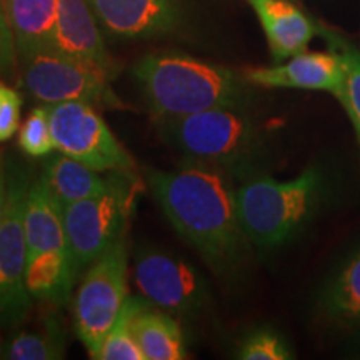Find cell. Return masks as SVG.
Wrapping results in <instances>:
<instances>
[{
    "instance_id": "13",
    "label": "cell",
    "mask_w": 360,
    "mask_h": 360,
    "mask_svg": "<svg viewBox=\"0 0 360 360\" xmlns=\"http://www.w3.org/2000/svg\"><path fill=\"white\" fill-rule=\"evenodd\" d=\"M245 77L262 87L323 90L339 98L344 90L345 70L339 52H302L285 64L249 69Z\"/></svg>"
},
{
    "instance_id": "28",
    "label": "cell",
    "mask_w": 360,
    "mask_h": 360,
    "mask_svg": "<svg viewBox=\"0 0 360 360\" xmlns=\"http://www.w3.org/2000/svg\"><path fill=\"white\" fill-rule=\"evenodd\" d=\"M7 204V180L6 174H4L2 165H0V219H2L4 210H6Z\"/></svg>"
},
{
    "instance_id": "2",
    "label": "cell",
    "mask_w": 360,
    "mask_h": 360,
    "mask_svg": "<svg viewBox=\"0 0 360 360\" xmlns=\"http://www.w3.org/2000/svg\"><path fill=\"white\" fill-rule=\"evenodd\" d=\"M155 119H170L210 109H238L245 90L225 67L184 53H152L134 69Z\"/></svg>"
},
{
    "instance_id": "5",
    "label": "cell",
    "mask_w": 360,
    "mask_h": 360,
    "mask_svg": "<svg viewBox=\"0 0 360 360\" xmlns=\"http://www.w3.org/2000/svg\"><path fill=\"white\" fill-rule=\"evenodd\" d=\"M169 143L193 160L232 165L255 147V129L236 109H210L184 117L157 119Z\"/></svg>"
},
{
    "instance_id": "14",
    "label": "cell",
    "mask_w": 360,
    "mask_h": 360,
    "mask_svg": "<svg viewBox=\"0 0 360 360\" xmlns=\"http://www.w3.org/2000/svg\"><path fill=\"white\" fill-rule=\"evenodd\" d=\"M53 51L101 67L114 75V64L87 0H58Z\"/></svg>"
},
{
    "instance_id": "15",
    "label": "cell",
    "mask_w": 360,
    "mask_h": 360,
    "mask_svg": "<svg viewBox=\"0 0 360 360\" xmlns=\"http://www.w3.org/2000/svg\"><path fill=\"white\" fill-rule=\"evenodd\" d=\"M257 12L276 62L307 51L317 29L304 12L287 0H249Z\"/></svg>"
},
{
    "instance_id": "4",
    "label": "cell",
    "mask_w": 360,
    "mask_h": 360,
    "mask_svg": "<svg viewBox=\"0 0 360 360\" xmlns=\"http://www.w3.org/2000/svg\"><path fill=\"white\" fill-rule=\"evenodd\" d=\"M137 192L134 182L117 175L102 192L62 209L67 245L77 272L124 237Z\"/></svg>"
},
{
    "instance_id": "6",
    "label": "cell",
    "mask_w": 360,
    "mask_h": 360,
    "mask_svg": "<svg viewBox=\"0 0 360 360\" xmlns=\"http://www.w3.org/2000/svg\"><path fill=\"white\" fill-rule=\"evenodd\" d=\"M127 245L120 237L89 265L80 283L75 295L74 327L92 359L127 300Z\"/></svg>"
},
{
    "instance_id": "12",
    "label": "cell",
    "mask_w": 360,
    "mask_h": 360,
    "mask_svg": "<svg viewBox=\"0 0 360 360\" xmlns=\"http://www.w3.org/2000/svg\"><path fill=\"white\" fill-rule=\"evenodd\" d=\"M114 37L148 39L172 32L180 20V0H87Z\"/></svg>"
},
{
    "instance_id": "21",
    "label": "cell",
    "mask_w": 360,
    "mask_h": 360,
    "mask_svg": "<svg viewBox=\"0 0 360 360\" xmlns=\"http://www.w3.org/2000/svg\"><path fill=\"white\" fill-rule=\"evenodd\" d=\"M65 355V334L57 321H47L39 332H20L4 349V359L58 360Z\"/></svg>"
},
{
    "instance_id": "25",
    "label": "cell",
    "mask_w": 360,
    "mask_h": 360,
    "mask_svg": "<svg viewBox=\"0 0 360 360\" xmlns=\"http://www.w3.org/2000/svg\"><path fill=\"white\" fill-rule=\"evenodd\" d=\"M294 357L285 339L272 328L254 330L242 342L238 359L244 360H289Z\"/></svg>"
},
{
    "instance_id": "3",
    "label": "cell",
    "mask_w": 360,
    "mask_h": 360,
    "mask_svg": "<svg viewBox=\"0 0 360 360\" xmlns=\"http://www.w3.org/2000/svg\"><path fill=\"white\" fill-rule=\"evenodd\" d=\"M326 193L327 182L319 167L287 182L270 177L249 180L237 188L238 215L247 238L260 249L287 244L315 217Z\"/></svg>"
},
{
    "instance_id": "23",
    "label": "cell",
    "mask_w": 360,
    "mask_h": 360,
    "mask_svg": "<svg viewBox=\"0 0 360 360\" xmlns=\"http://www.w3.org/2000/svg\"><path fill=\"white\" fill-rule=\"evenodd\" d=\"M328 40H330V45H334V51L339 52L342 57L345 70L344 90L337 101L347 112L360 147V51L342 40H335L332 35H328Z\"/></svg>"
},
{
    "instance_id": "1",
    "label": "cell",
    "mask_w": 360,
    "mask_h": 360,
    "mask_svg": "<svg viewBox=\"0 0 360 360\" xmlns=\"http://www.w3.org/2000/svg\"><path fill=\"white\" fill-rule=\"evenodd\" d=\"M148 186L170 225L210 267L220 274L238 267L249 238L238 215L237 191L219 170H155Z\"/></svg>"
},
{
    "instance_id": "22",
    "label": "cell",
    "mask_w": 360,
    "mask_h": 360,
    "mask_svg": "<svg viewBox=\"0 0 360 360\" xmlns=\"http://www.w3.org/2000/svg\"><path fill=\"white\" fill-rule=\"evenodd\" d=\"M146 302L137 297H127L119 317L103 337L96 360H146L134 337V319L146 307Z\"/></svg>"
},
{
    "instance_id": "7",
    "label": "cell",
    "mask_w": 360,
    "mask_h": 360,
    "mask_svg": "<svg viewBox=\"0 0 360 360\" xmlns=\"http://www.w3.org/2000/svg\"><path fill=\"white\" fill-rule=\"evenodd\" d=\"M109 72L56 51L35 53L24 60V84L45 105L62 102H87L90 105L122 109L112 92Z\"/></svg>"
},
{
    "instance_id": "17",
    "label": "cell",
    "mask_w": 360,
    "mask_h": 360,
    "mask_svg": "<svg viewBox=\"0 0 360 360\" xmlns=\"http://www.w3.org/2000/svg\"><path fill=\"white\" fill-rule=\"evenodd\" d=\"M22 60L53 51L58 0H4Z\"/></svg>"
},
{
    "instance_id": "29",
    "label": "cell",
    "mask_w": 360,
    "mask_h": 360,
    "mask_svg": "<svg viewBox=\"0 0 360 360\" xmlns=\"http://www.w3.org/2000/svg\"><path fill=\"white\" fill-rule=\"evenodd\" d=\"M4 349L6 347H4V342H2V339H0V359L4 357Z\"/></svg>"
},
{
    "instance_id": "18",
    "label": "cell",
    "mask_w": 360,
    "mask_h": 360,
    "mask_svg": "<svg viewBox=\"0 0 360 360\" xmlns=\"http://www.w3.org/2000/svg\"><path fill=\"white\" fill-rule=\"evenodd\" d=\"M39 179L62 209L74 202L96 195L110 182V177H101L97 170L60 152L58 155H51V159L45 162L42 175Z\"/></svg>"
},
{
    "instance_id": "20",
    "label": "cell",
    "mask_w": 360,
    "mask_h": 360,
    "mask_svg": "<svg viewBox=\"0 0 360 360\" xmlns=\"http://www.w3.org/2000/svg\"><path fill=\"white\" fill-rule=\"evenodd\" d=\"M134 337L146 360L186 359L179 323L169 314L148 310L147 305L134 319Z\"/></svg>"
},
{
    "instance_id": "11",
    "label": "cell",
    "mask_w": 360,
    "mask_h": 360,
    "mask_svg": "<svg viewBox=\"0 0 360 360\" xmlns=\"http://www.w3.org/2000/svg\"><path fill=\"white\" fill-rule=\"evenodd\" d=\"M314 314L332 344L360 352V245L323 278Z\"/></svg>"
},
{
    "instance_id": "19",
    "label": "cell",
    "mask_w": 360,
    "mask_h": 360,
    "mask_svg": "<svg viewBox=\"0 0 360 360\" xmlns=\"http://www.w3.org/2000/svg\"><path fill=\"white\" fill-rule=\"evenodd\" d=\"M75 269L69 250L51 252L27 259L25 285L32 299L64 305L70 299Z\"/></svg>"
},
{
    "instance_id": "27",
    "label": "cell",
    "mask_w": 360,
    "mask_h": 360,
    "mask_svg": "<svg viewBox=\"0 0 360 360\" xmlns=\"http://www.w3.org/2000/svg\"><path fill=\"white\" fill-rule=\"evenodd\" d=\"M17 57H19V53H17L11 22H8L6 7L0 2V74H11L15 67Z\"/></svg>"
},
{
    "instance_id": "10",
    "label": "cell",
    "mask_w": 360,
    "mask_h": 360,
    "mask_svg": "<svg viewBox=\"0 0 360 360\" xmlns=\"http://www.w3.org/2000/svg\"><path fill=\"white\" fill-rule=\"evenodd\" d=\"M134 277L143 297L165 312L193 315L207 302V287L200 274L167 252H139Z\"/></svg>"
},
{
    "instance_id": "16",
    "label": "cell",
    "mask_w": 360,
    "mask_h": 360,
    "mask_svg": "<svg viewBox=\"0 0 360 360\" xmlns=\"http://www.w3.org/2000/svg\"><path fill=\"white\" fill-rule=\"evenodd\" d=\"M27 259L51 252L69 250L62 217V207L57 204L42 180L30 184L24 215Z\"/></svg>"
},
{
    "instance_id": "26",
    "label": "cell",
    "mask_w": 360,
    "mask_h": 360,
    "mask_svg": "<svg viewBox=\"0 0 360 360\" xmlns=\"http://www.w3.org/2000/svg\"><path fill=\"white\" fill-rule=\"evenodd\" d=\"M22 101L15 90L0 82V142H6L19 129Z\"/></svg>"
},
{
    "instance_id": "24",
    "label": "cell",
    "mask_w": 360,
    "mask_h": 360,
    "mask_svg": "<svg viewBox=\"0 0 360 360\" xmlns=\"http://www.w3.org/2000/svg\"><path fill=\"white\" fill-rule=\"evenodd\" d=\"M19 147L30 157H44L56 150L47 105L34 109L22 124Z\"/></svg>"
},
{
    "instance_id": "9",
    "label": "cell",
    "mask_w": 360,
    "mask_h": 360,
    "mask_svg": "<svg viewBox=\"0 0 360 360\" xmlns=\"http://www.w3.org/2000/svg\"><path fill=\"white\" fill-rule=\"evenodd\" d=\"M29 177L15 172L7 180V204L0 219V323H17L32 305L25 285L27 242L24 229Z\"/></svg>"
},
{
    "instance_id": "30",
    "label": "cell",
    "mask_w": 360,
    "mask_h": 360,
    "mask_svg": "<svg viewBox=\"0 0 360 360\" xmlns=\"http://www.w3.org/2000/svg\"><path fill=\"white\" fill-rule=\"evenodd\" d=\"M0 2H4V0H0Z\"/></svg>"
},
{
    "instance_id": "8",
    "label": "cell",
    "mask_w": 360,
    "mask_h": 360,
    "mask_svg": "<svg viewBox=\"0 0 360 360\" xmlns=\"http://www.w3.org/2000/svg\"><path fill=\"white\" fill-rule=\"evenodd\" d=\"M47 109L57 152L97 172H129L134 169V159L120 146L94 105L72 101L47 105Z\"/></svg>"
}]
</instances>
